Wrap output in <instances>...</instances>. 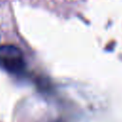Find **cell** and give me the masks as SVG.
I'll list each match as a JSON object with an SVG mask.
<instances>
[{"label":"cell","mask_w":122,"mask_h":122,"mask_svg":"<svg viewBox=\"0 0 122 122\" xmlns=\"http://www.w3.org/2000/svg\"><path fill=\"white\" fill-rule=\"evenodd\" d=\"M0 65L10 71L23 70L25 61L21 50L13 45H0Z\"/></svg>","instance_id":"cell-1"}]
</instances>
